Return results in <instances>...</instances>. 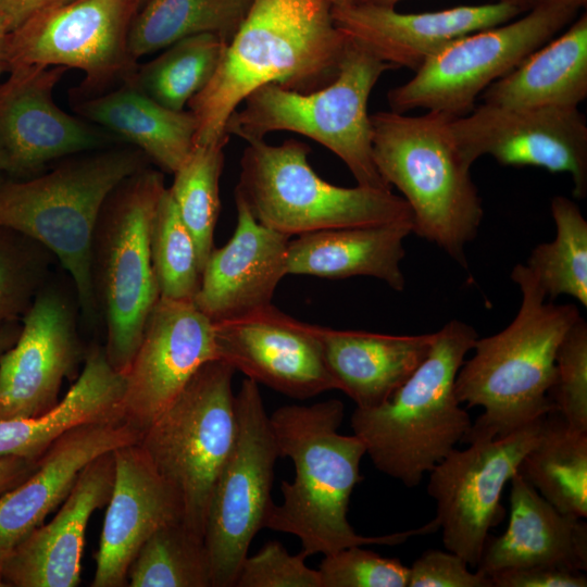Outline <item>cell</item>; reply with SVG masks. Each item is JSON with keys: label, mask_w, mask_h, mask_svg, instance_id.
Returning <instances> with one entry per match:
<instances>
[{"label": "cell", "mask_w": 587, "mask_h": 587, "mask_svg": "<svg viewBox=\"0 0 587 587\" xmlns=\"http://www.w3.org/2000/svg\"><path fill=\"white\" fill-rule=\"evenodd\" d=\"M332 7L328 0H254L212 78L188 103L195 145L229 140L228 118L260 87L307 92L336 78L348 38Z\"/></svg>", "instance_id": "6da1fadb"}, {"label": "cell", "mask_w": 587, "mask_h": 587, "mask_svg": "<svg viewBox=\"0 0 587 587\" xmlns=\"http://www.w3.org/2000/svg\"><path fill=\"white\" fill-rule=\"evenodd\" d=\"M344 415L338 399L287 404L270 415L279 455L292 461L295 477L282 480L283 501L272 508L265 528L295 535L307 558L351 546H396L439 530L435 519L419 528L383 536H362L354 530L348 508L363 478L360 463L366 450L355 434L338 433Z\"/></svg>", "instance_id": "7a4b0ae2"}, {"label": "cell", "mask_w": 587, "mask_h": 587, "mask_svg": "<svg viewBox=\"0 0 587 587\" xmlns=\"http://www.w3.org/2000/svg\"><path fill=\"white\" fill-rule=\"evenodd\" d=\"M512 280L521 290L513 321L501 332L477 338L454 383L455 397L467 408L482 407L464 442L499 438L553 412L548 392L560 342L580 316L575 304H555L525 264Z\"/></svg>", "instance_id": "3957f363"}, {"label": "cell", "mask_w": 587, "mask_h": 587, "mask_svg": "<svg viewBox=\"0 0 587 587\" xmlns=\"http://www.w3.org/2000/svg\"><path fill=\"white\" fill-rule=\"evenodd\" d=\"M452 117L439 111L417 116L395 111L371 115L375 166L413 213V230L463 267L465 246L484 216L471 176L472 162L451 132Z\"/></svg>", "instance_id": "277c9868"}, {"label": "cell", "mask_w": 587, "mask_h": 587, "mask_svg": "<svg viewBox=\"0 0 587 587\" xmlns=\"http://www.w3.org/2000/svg\"><path fill=\"white\" fill-rule=\"evenodd\" d=\"M430 350L413 374L375 408H355L351 428L374 466L408 488L420 485L472 422L454 391L458 372L478 338L474 327L451 320L434 333Z\"/></svg>", "instance_id": "5b68a950"}, {"label": "cell", "mask_w": 587, "mask_h": 587, "mask_svg": "<svg viewBox=\"0 0 587 587\" xmlns=\"http://www.w3.org/2000/svg\"><path fill=\"white\" fill-rule=\"evenodd\" d=\"M146 155L110 149L76 157L28 180L0 183V228L37 241L71 275L84 317L93 323L98 302L92 245L110 195L143 167Z\"/></svg>", "instance_id": "8992f818"}, {"label": "cell", "mask_w": 587, "mask_h": 587, "mask_svg": "<svg viewBox=\"0 0 587 587\" xmlns=\"http://www.w3.org/2000/svg\"><path fill=\"white\" fill-rule=\"evenodd\" d=\"M395 67L348 39L338 75L301 92L268 84L250 93L228 118L225 134L247 142L272 132H291L321 143L349 168L360 186L391 189L379 175L372 151L370 95Z\"/></svg>", "instance_id": "52a82bcc"}, {"label": "cell", "mask_w": 587, "mask_h": 587, "mask_svg": "<svg viewBox=\"0 0 587 587\" xmlns=\"http://www.w3.org/2000/svg\"><path fill=\"white\" fill-rule=\"evenodd\" d=\"M235 199L264 226L287 237L305 233L388 224H410L413 213L391 189L340 187L309 164V146L298 139L247 142Z\"/></svg>", "instance_id": "ba28073f"}, {"label": "cell", "mask_w": 587, "mask_h": 587, "mask_svg": "<svg viewBox=\"0 0 587 587\" xmlns=\"http://www.w3.org/2000/svg\"><path fill=\"white\" fill-rule=\"evenodd\" d=\"M162 173L142 167L108 198L92 245L97 302L107 323L105 357L127 372L151 310L160 298L150 252V233L165 190Z\"/></svg>", "instance_id": "9c48e42d"}, {"label": "cell", "mask_w": 587, "mask_h": 587, "mask_svg": "<svg viewBox=\"0 0 587 587\" xmlns=\"http://www.w3.org/2000/svg\"><path fill=\"white\" fill-rule=\"evenodd\" d=\"M235 372L222 360L207 362L138 441L177 492L183 522L201 538L213 486L237 437Z\"/></svg>", "instance_id": "30bf717a"}, {"label": "cell", "mask_w": 587, "mask_h": 587, "mask_svg": "<svg viewBox=\"0 0 587 587\" xmlns=\"http://www.w3.org/2000/svg\"><path fill=\"white\" fill-rule=\"evenodd\" d=\"M579 9L565 0H542L519 20L452 40L412 78L388 91L390 110L405 113L422 108L454 117L466 115L488 86L554 38Z\"/></svg>", "instance_id": "8fae6325"}, {"label": "cell", "mask_w": 587, "mask_h": 587, "mask_svg": "<svg viewBox=\"0 0 587 587\" xmlns=\"http://www.w3.org/2000/svg\"><path fill=\"white\" fill-rule=\"evenodd\" d=\"M236 408V441L213 486L204 523L212 587L235 586L249 547L275 504L271 490L280 455L258 383L243 379Z\"/></svg>", "instance_id": "7c38bea8"}, {"label": "cell", "mask_w": 587, "mask_h": 587, "mask_svg": "<svg viewBox=\"0 0 587 587\" xmlns=\"http://www.w3.org/2000/svg\"><path fill=\"white\" fill-rule=\"evenodd\" d=\"M135 0H67L10 32L8 72L18 66H62L84 72L80 92L96 96L113 83L132 82L136 59L128 47Z\"/></svg>", "instance_id": "4fadbf2b"}, {"label": "cell", "mask_w": 587, "mask_h": 587, "mask_svg": "<svg viewBox=\"0 0 587 587\" xmlns=\"http://www.w3.org/2000/svg\"><path fill=\"white\" fill-rule=\"evenodd\" d=\"M545 416L504 437L453 448L429 472L427 492L436 501L442 544L469 566L476 567L489 530L502 521V491L538 441Z\"/></svg>", "instance_id": "5bb4252c"}, {"label": "cell", "mask_w": 587, "mask_h": 587, "mask_svg": "<svg viewBox=\"0 0 587 587\" xmlns=\"http://www.w3.org/2000/svg\"><path fill=\"white\" fill-rule=\"evenodd\" d=\"M451 132L466 158L483 155L508 166L567 173L573 196H587V122L578 108L475 105L452 117Z\"/></svg>", "instance_id": "9a60e30c"}, {"label": "cell", "mask_w": 587, "mask_h": 587, "mask_svg": "<svg viewBox=\"0 0 587 587\" xmlns=\"http://www.w3.org/2000/svg\"><path fill=\"white\" fill-rule=\"evenodd\" d=\"M212 360H218L214 322L193 301L159 298L124 374L122 420L142 434Z\"/></svg>", "instance_id": "2e32d148"}, {"label": "cell", "mask_w": 587, "mask_h": 587, "mask_svg": "<svg viewBox=\"0 0 587 587\" xmlns=\"http://www.w3.org/2000/svg\"><path fill=\"white\" fill-rule=\"evenodd\" d=\"M217 359L247 378L295 399L337 389L323 353L317 325L274 305L214 322Z\"/></svg>", "instance_id": "e0dca14e"}, {"label": "cell", "mask_w": 587, "mask_h": 587, "mask_svg": "<svg viewBox=\"0 0 587 587\" xmlns=\"http://www.w3.org/2000/svg\"><path fill=\"white\" fill-rule=\"evenodd\" d=\"M85 353L72 304L55 288H41L17 340L0 355V421L54 408L64 378L75 374Z\"/></svg>", "instance_id": "ac0fdd59"}, {"label": "cell", "mask_w": 587, "mask_h": 587, "mask_svg": "<svg viewBox=\"0 0 587 587\" xmlns=\"http://www.w3.org/2000/svg\"><path fill=\"white\" fill-rule=\"evenodd\" d=\"M66 70L18 66L0 83V154L5 172L29 174L52 160L92 151L107 141L54 103V87Z\"/></svg>", "instance_id": "d6986e66"}, {"label": "cell", "mask_w": 587, "mask_h": 587, "mask_svg": "<svg viewBox=\"0 0 587 587\" xmlns=\"http://www.w3.org/2000/svg\"><path fill=\"white\" fill-rule=\"evenodd\" d=\"M529 9L513 1H496L402 13L390 7L350 2L332 7V14L348 39L395 68L415 72L452 40L510 22Z\"/></svg>", "instance_id": "ffe728a7"}, {"label": "cell", "mask_w": 587, "mask_h": 587, "mask_svg": "<svg viewBox=\"0 0 587 587\" xmlns=\"http://www.w3.org/2000/svg\"><path fill=\"white\" fill-rule=\"evenodd\" d=\"M114 482L91 587L127 586L130 563L161 526L183 520L182 501L136 444L113 450Z\"/></svg>", "instance_id": "44dd1931"}, {"label": "cell", "mask_w": 587, "mask_h": 587, "mask_svg": "<svg viewBox=\"0 0 587 587\" xmlns=\"http://www.w3.org/2000/svg\"><path fill=\"white\" fill-rule=\"evenodd\" d=\"M113 482L114 455L110 451L80 472L50 522L30 532L0 560L5 586H78L87 524L96 510L108 504Z\"/></svg>", "instance_id": "7402d4cb"}, {"label": "cell", "mask_w": 587, "mask_h": 587, "mask_svg": "<svg viewBox=\"0 0 587 587\" xmlns=\"http://www.w3.org/2000/svg\"><path fill=\"white\" fill-rule=\"evenodd\" d=\"M237 225L232 238L213 248L201 271L196 307L213 322L237 319L272 304L288 275L289 237L259 223L235 199Z\"/></svg>", "instance_id": "603a6c76"}, {"label": "cell", "mask_w": 587, "mask_h": 587, "mask_svg": "<svg viewBox=\"0 0 587 587\" xmlns=\"http://www.w3.org/2000/svg\"><path fill=\"white\" fill-rule=\"evenodd\" d=\"M140 436L125 421L112 420L79 425L57 439L36 470L0 497V560L63 503L91 461Z\"/></svg>", "instance_id": "cb8c5ba5"}, {"label": "cell", "mask_w": 587, "mask_h": 587, "mask_svg": "<svg viewBox=\"0 0 587 587\" xmlns=\"http://www.w3.org/2000/svg\"><path fill=\"white\" fill-rule=\"evenodd\" d=\"M510 516L501 536L486 539L476 571L548 565L586 572L587 524L549 503L519 472L510 480Z\"/></svg>", "instance_id": "d4e9b609"}, {"label": "cell", "mask_w": 587, "mask_h": 587, "mask_svg": "<svg viewBox=\"0 0 587 587\" xmlns=\"http://www.w3.org/2000/svg\"><path fill=\"white\" fill-rule=\"evenodd\" d=\"M327 369L337 390L355 408L387 401L427 357L434 333L388 335L317 326Z\"/></svg>", "instance_id": "484cf974"}, {"label": "cell", "mask_w": 587, "mask_h": 587, "mask_svg": "<svg viewBox=\"0 0 587 587\" xmlns=\"http://www.w3.org/2000/svg\"><path fill=\"white\" fill-rule=\"evenodd\" d=\"M410 224L323 229L298 235L287 246L288 275L328 279L369 276L402 291L401 261Z\"/></svg>", "instance_id": "4316f807"}, {"label": "cell", "mask_w": 587, "mask_h": 587, "mask_svg": "<svg viewBox=\"0 0 587 587\" xmlns=\"http://www.w3.org/2000/svg\"><path fill=\"white\" fill-rule=\"evenodd\" d=\"M124 391L125 376L109 363L104 347L89 348L82 373L54 408L34 417L0 421V458L39 460L79 425L122 420Z\"/></svg>", "instance_id": "83f0119b"}, {"label": "cell", "mask_w": 587, "mask_h": 587, "mask_svg": "<svg viewBox=\"0 0 587 587\" xmlns=\"http://www.w3.org/2000/svg\"><path fill=\"white\" fill-rule=\"evenodd\" d=\"M76 111L132 142L167 173L174 174L195 146L196 120L192 113L160 104L133 80L80 101Z\"/></svg>", "instance_id": "f1b7e54d"}, {"label": "cell", "mask_w": 587, "mask_h": 587, "mask_svg": "<svg viewBox=\"0 0 587 587\" xmlns=\"http://www.w3.org/2000/svg\"><path fill=\"white\" fill-rule=\"evenodd\" d=\"M586 97V13L480 95L484 103L505 107L578 108Z\"/></svg>", "instance_id": "f546056e"}, {"label": "cell", "mask_w": 587, "mask_h": 587, "mask_svg": "<svg viewBox=\"0 0 587 587\" xmlns=\"http://www.w3.org/2000/svg\"><path fill=\"white\" fill-rule=\"evenodd\" d=\"M519 473L560 512L586 519L587 433L570 429L554 412L547 414Z\"/></svg>", "instance_id": "4dcf8cb0"}, {"label": "cell", "mask_w": 587, "mask_h": 587, "mask_svg": "<svg viewBox=\"0 0 587 587\" xmlns=\"http://www.w3.org/2000/svg\"><path fill=\"white\" fill-rule=\"evenodd\" d=\"M254 0H149L135 15L128 34L132 55L163 50L185 37L211 34L228 43Z\"/></svg>", "instance_id": "1f68e13d"}, {"label": "cell", "mask_w": 587, "mask_h": 587, "mask_svg": "<svg viewBox=\"0 0 587 587\" xmlns=\"http://www.w3.org/2000/svg\"><path fill=\"white\" fill-rule=\"evenodd\" d=\"M226 45L211 34L179 39L138 67L133 83L160 104L184 111L212 78Z\"/></svg>", "instance_id": "d6a6232c"}, {"label": "cell", "mask_w": 587, "mask_h": 587, "mask_svg": "<svg viewBox=\"0 0 587 587\" xmlns=\"http://www.w3.org/2000/svg\"><path fill=\"white\" fill-rule=\"evenodd\" d=\"M555 237L535 247L529 270L547 299L570 296L587 307V221L578 205L564 196L551 200Z\"/></svg>", "instance_id": "836d02e7"}, {"label": "cell", "mask_w": 587, "mask_h": 587, "mask_svg": "<svg viewBox=\"0 0 587 587\" xmlns=\"http://www.w3.org/2000/svg\"><path fill=\"white\" fill-rule=\"evenodd\" d=\"M129 587H212L203 538L177 520L158 528L130 563Z\"/></svg>", "instance_id": "e575fe53"}, {"label": "cell", "mask_w": 587, "mask_h": 587, "mask_svg": "<svg viewBox=\"0 0 587 587\" xmlns=\"http://www.w3.org/2000/svg\"><path fill=\"white\" fill-rule=\"evenodd\" d=\"M227 139L195 145L187 160L174 173L168 190L180 217L190 230L200 271L214 248V230L220 213V177Z\"/></svg>", "instance_id": "d590c367"}, {"label": "cell", "mask_w": 587, "mask_h": 587, "mask_svg": "<svg viewBox=\"0 0 587 587\" xmlns=\"http://www.w3.org/2000/svg\"><path fill=\"white\" fill-rule=\"evenodd\" d=\"M150 252L160 298L193 301L201 278L197 249L168 188L153 217Z\"/></svg>", "instance_id": "8d00e7d4"}, {"label": "cell", "mask_w": 587, "mask_h": 587, "mask_svg": "<svg viewBox=\"0 0 587 587\" xmlns=\"http://www.w3.org/2000/svg\"><path fill=\"white\" fill-rule=\"evenodd\" d=\"M52 253L16 232L0 228V329L27 312Z\"/></svg>", "instance_id": "74e56055"}, {"label": "cell", "mask_w": 587, "mask_h": 587, "mask_svg": "<svg viewBox=\"0 0 587 587\" xmlns=\"http://www.w3.org/2000/svg\"><path fill=\"white\" fill-rule=\"evenodd\" d=\"M548 397L570 429L587 433V323L582 316L559 345Z\"/></svg>", "instance_id": "f35d334b"}, {"label": "cell", "mask_w": 587, "mask_h": 587, "mask_svg": "<svg viewBox=\"0 0 587 587\" xmlns=\"http://www.w3.org/2000/svg\"><path fill=\"white\" fill-rule=\"evenodd\" d=\"M361 547L324 555L317 570L321 587H408L409 566Z\"/></svg>", "instance_id": "ab89813d"}, {"label": "cell", "mask_w": 587, "mask_h": 587, "mask_svg": "<svg viewBox=\"0 0 587 587\" xmlns=\"http://www.w3.org/2000/svg\"><path fill=\"white\" fill-rule=\"evenodd\" d=\"M300 551L290 554L276 540L265 542L253 555L243 560L235 586L237 587H321L319 571L305 564Z\"/></svg>", "instance_id": "60d3db41"}, {"label": "cell", "mask_w": 587, "mask_h": 587, "mask_svg": "<svg viewBox=\"0 0 587 587\" xmlns=\"http://www.w3.org/2000/svg\"><path fill=\"white\" fill-rule=\"evenodd\" d=\"M408 587H492L490 578L476 571L460 555L429 549L409 566Z\"/></svg>", "instance_id": "b9f144b4"}, {"label": "cell", "mask_w": 587, "mask_h": 587, "mask_svg": "<svg viewBox=\"0 0 587 587\" xmlns=\"http://www.w3.org/2000/svg\"><path fill=\"white\" fill-rule=\"evenodd\" d=\"M492 587H586L585 572L560 566L535 565L509 569L488 576Z\"/></svg>", "instance_id": "7bdbcfd3"}, {"label": "cell", "mask_w": 587, "mask_h": 587, "mask_svg": "<svg viewBox=\"0 0 587 587\" xmlns=\"http://www.w3.org/2000/svg\"><path fill=\"white\" fill-rule=\"evenodd\" d=\"M67 0H0V15L10 32L33 15Z\"/></svg>", "instance_id": "ee69618b"}, {"label": "cell", "mask_w": 587, "mask_h": 587, "mask_svg": "<svg viewBox=\"0 0 587 587\" xmlns=\"http://www.w3.org/2000/svg\"><path fill=\"white\" fill-rule=\"evenodd\" d=\"M38 460L0 458V497L23 483L37 467Z\"/></svg>", "instance_id": "f6af8a7d"}, {"label": "cell", "mask_w": 587, "mask_h": 587, "mask_svg": "<svg viewBox=\"0 0 587 587\" xmlns=\"http://www.w3.org/2000/svg\"><path fill=\"white\" fill-rule=\"evenodd\" d=\"M20 333L21 325L16 322L10 323L0 329V355L15 344Z\"/></svg>", "instance_id": "bcb514c9"}, {"label": "cell", "mask_w": 587, "mask_h": 587, "mask_svg": "<svg viewBox=\"0 0 587 587\" xmlns=\"http://www.w3.org/2000/svg\"><path fill=\"white\" fill-rule=\"evenodd\" d=\"M400 1L402 0H351V2L359 3V4H372V5L390 7V8H395L396 4ZM495 1H513V2L524 4L528 8H532L537 2L542 1V0H495Z\"/></svg>", "instance_id": "7dc6e473"}, {"label": "cell", "mask_w": 587, "mask_h": 587, "mask_svg": "<svg viewBox=\"0 0 587 587\" xmlns=\"http://www.w3.org/2000/svg\"><path fill=\"white\" fill-rule=\"evenodd\" d=\"M9 30L0 15V74L8 72L5 60V48Z\"/></svg>", "instance_id": "c3c4849f"}, {"label": "cell", "mask_w": 587, "mask_h": 587, "mask_svg": "<svg viewBox=\"0 0 587 587\" xmlns=\"http://www.w3.org/2000/svg\"><path fill=\"white\" fill-rule=\"evenodd\" d=\"M333 7L350 3L351 0H328Z\"/></svg>", "instance_id": "681fc988"}, {"label": "cell", "mask_w": 587, "mask_h": 587, "mask_svg": "<svg viewBox=\"0 0 587 587\" xmlns=\"http://www.w3.org/2000/svg\"><path fill=\"white\" fill-rule=\"evenodd\" d=\"M1 171H4V172H5V164H4V161H3V159H2V157H1V154H0V172H1Z\"/></svg>", "instance_id": "f907efd6"}, {"label": "cell", "mask_w": 587, "mask_h": 587, "mask_svg": "<svg viewBox=\"0 0 587 587\" xmlns=\"http://www.w3.org/2000/svg\"><path fill=\"white\" fill-rule=\"evenodd\" d=\"M569 1H573V2H575V3H578V4L582 5V7H585V4H586V2H587V0H569Z\"/></svg>", "instance_id": "816d5d0a"}, {"label": "cell", "mask_w": 587, "mask_h": 587, "mask_svg": "<svg viewBox=\"0 0 587 587\" xmlns=\"http://www.w3.org/2000/svg\"><path fill=\"white\" fill-rule=\"evenodd\" d=\"M135 1L139 4L141 9V7L145 5L149 0H135Z\"/></svg>", "instance_id": "f5cc1de1"}, {"label": "cell", "mask_w": 587, "mask_h": 587, "mask_svg": "<svg viewBox=\"0 0 587 587\" xmlns=\"http://www.w3.org/2000/svg\"><path fill=\"white\" fill-rule=\"evenodd\" d=\"M0 587H7L5 584L2 582L1 577H0Z\"/></svg>", "instance_id": "db71d44e"}]
</instances>
